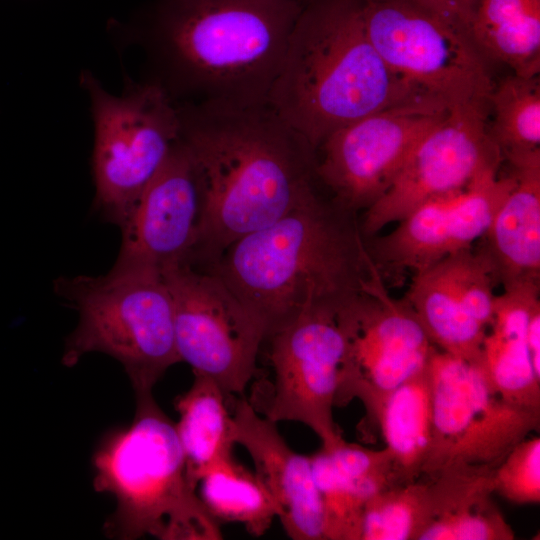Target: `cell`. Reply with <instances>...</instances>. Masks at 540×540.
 Returning a JSON list of instances; mask_svg holds the SVG:
<instances>
[{
  "instance_id": "obj_31",
  "label": "cell",
  "mask_w": 540,
  "mask_h": 540,
  "mask_svg": "<svg viewBox=\"0 0 540 540\" xmlns=\"http://www.w3.org/2000/svg\"><path fill=\"white\" fill-rule=\"evenodd\" d=\"M526 343L534 371L540 377V310L530 319Z\"/></svg>"
},
{
  "instance_id": "obj_25",
  "label": "cell",
  "mask_w": 540,
  "mask_h": 540,
  "mask_svg": "<svg viewBox=\"0 0 540 540\" xmlns=\"http://www.w3.org/2000/svg\"><path fill=\"white\" fill-rule=\"evenodd\" d=\"M469 34L486 59L519 76L540 71V0H478Z\"/></svg>"
},
{
  "instance_id": "obj_4",
  "label": "cell",
  "mask_w": 540,
  "mask_h": 540,
  "mask_svg": "<svg viewBox=\"0 0 540 540\" xmlns=\"http://www.w3.org/2000/svg\"><path fill=\"white\" fill-rule=\"evenodd\" d=\"M301 1L267 104L314 149L360 118L432 101L382 60L365 30L360 0Z\"/></svg>"
},
{
  "instance_id": "obj_1",
  "label": "cell",
  "mask_w": 540,
  "mask_h": 540,
  "mask_svg": "<svg viewBox=\"0 0 540 540\" xmlns=\"http://www.w3.org/2000/svg\"><path fill=\"white\" fill-rule=\"evenodd\" d=\"M176 105L201 197L191 264L205 268L318 188L316 153L268 104Z\"/></svg>"
},
{
  "instance_id": "obj_6",
  "label": "cell",
  "mask_w": 540,
  "mask_h": 540,
  "mask_svg": "<svg viewBox=\"0 0 540 540\" xmlns=\"http://www.w3.org/2000/svg\"><path fill=\"white\" fill-rule=\"evenodd\" d=\"M54 291L79 314L65 343L66 367L88 353L109 355L121 363L138 396L151 394L180 362L171 294L160 271L114 263L104 275L61 276Z\"/></svg>"
},
{
  "instance_id": "obj_30",
  "label": "cell",
  "mask_w": 540,
  "mask_h": 540,
  "mask_svg": "<svg viewBox=\"0 0 540 540\" xmlns=\"http://www.w3.org/2000/svg\"><path fill=\"white\" fill-rule=\"evenodd\" d=\"M445 22L466 31L478 0H413ZM470 35V34H469Z\"/></svg>"
},
{
  "instance_id": "obj_8",
  "label": "cell",
  "mask_w": 540,
  "mask_h": 540,
  "mask_svg": "<svg viewBox=\"0 0 540 540\" xmlns=\"http://www.w3.org/2000/svg\"><path fill=\"white\" fill-rule=\"evenodd\" d=\"M374 48L417 94L449 109L489 105L487 59L470 35L413 0H360Z\"/></svg>"
},
{
  "instance_id": "obj_18",
  "label": "cell",
  "mask_w": 540,
  "mask_h": 540,
  "mask_svg": "<svg viewBox=\"0 0 540 540\" xmlns=\"http://www.w3.org/2000/svg\"><path fill=\"white\" fill-rule=\"evenodd\" d=\"M506 161L514 184L480 250L504 290L540 280V151Z\"/></svg>"
},
{
  "instance_id": "obj_2",
  "label": "cell",
  "mask_w": 540,
  "mask_h": 540,
  "mask_svg": "<svg viewBox=\"0 0 540 540\" xmlns=\"http://www.w3.org/2000/svg\"><path fill=\"white\" fill-rule=\"evenodd\" d=\"M301 0H155L127 37L175 104H267Z\"/></svg>"
},
{
  "instance_id": "obj_9",
  "label": "cell",
  "mask_w": 540,
  "mask_h": 540,
  "mask_svg": "<svg viewBox=\"0 0 540 540\" xmlns=\"http://www.w3.org/2000/svg\"><path fill=\"white\" fill-rule=\"evenodd\" d=\"M429 374L432 439L426 479L454 463L498 466L530 432L539 431L540 412L502 400L478 364L436 348Z\"/></svg>"
},
{
  "instance_id": "obj_13",
  "label": "cell",
  "mask_w": 540,
  "mask_h": 540,
  "mask_svg": "<svg viewBox=\"0 0 540 540\" xmlns=\"http://www.w3.org/2000/svg\"><path fill=\"white\" fill-rule=\"evenodd\" d=\"M450 109L421 100L381 110L327 136L315 149V171L332 197L365 211L390 188L423 136Z\"/></svg>"
},
{
  "instance_id": "obj_23",
  "label": "cell",
  "mask_w": 540,
  "mask_h": 540,
  "mask_svg": "<svg viewBox=\"0 0 540 540\" xmlns=\"http://www.w3.org/2000/svg\"><path fill=\"white\" fill-rule=\"evenodd\" d=\"M194 374L191 387L175 399L179 420L176 432L183 449L187 475L197 489L205 472L232 456L235 444L228 394L205 375Z\"/></svg>"
},
{
  "instance_id": "obj_21",
  "label": "cell",
  "mask_w": 540,
  "mask_h": 540,
  "mask_svg": "<svg viewBox=\"0 0 540 540\" xmlns=\"http://www.w3.org/2000/svg\"><path fill=\"white\" fill-rule=\"evenodd\" d=\"M540 310L539 284L528 283L495 297L490 332L478 364L492 389L505 402L540 412V377L535 373L526 334L532 315Z\"/></svg>"
},
{
  "instance_id": "obj_11",
  "label": "cell",
  "mask_w": 540,
  "mask_h": 540,
  "mask_svg": "<svg viewBox=\"0 0 540 540\" xmlns=\"http://www.w3.org/2000/svg\"><path fill=\"white\" fill-rule=\"evenodd\" d=\"M346 336L335 407L353 399L376 423L388 396L424 368L437 348L405 298L394 299L379 275L367 293L339 310Z\"/></svg>"
},
{
  "instance_id": "obj_12",
  "label": "cell",
  "mask_w": 540,
  "mask_h": 540,
  "mask_svg": "<svg viewBox=\"0 0 540 540\" xmlns=\"http://www.w3.org/2000/svg\"><path fill=\"white\" fill-rule=\"evenodd\" d=\"M162 274L180 362L216 381L226 394L242 395L256 373L262 327L216 274L189 264Z\"/></svg>"
},
{
  "instance_id": "obj_19",
  "label": "cell",
  "mask_w": 540,
  "mask_h": 540,
  "mask_svg": "<svg viewBox=\"0 0 540 540\" xmlns=\"http://www.w3.org/2000/svg\"><path fill=\"white\" fill-rule=\"evenodd\" d=\"M404 298L439 350L479 364L487 328L474 317L465 251L414 272Z\"/></svg>"
},
{
  "instance_id": "obj_22",
  "label": "cell",
  "mask_w": 540,
  "mask_h": 540,
  "mask_svg": "<svg viewBox=\"0 0 540 540\" xmlns=\"http://www.w3.org/2000/svg\"><path fill=\"white\" fill-rule=\"evenodd\" d=\"M495 468L454 463L427 479L434 517L419 540H513L512 527L491 497Z\"/></svg>"
},
{
  "instance_id": "obj_15",
  "label": "cell",
  "mask_w": 540,
  "mask_h": 540,
  "mask_svg": "<svg viewBox=\"0 0 540 540\" xmlns=\"http://www.w3.org/2000/svg\"><path fill=\"white\" fill-rule=\"evenodd\" d=\"M514 184L509 171L490 169L464 189L430 199L398 222V226L367 243L379 268L414 272L456 252L471 248L481 238Z\"/></svg>"
},
{
  "instance_id": "obj_24",
  "label": "cell",
  "mask_w": 540,
  "mask_h": 540,
  "mask_svg": "<svg viewBox=\"0 0 540 540\" xmlns=\"http://www.w3.org/2000/svg\"><path fill=\"white\" fill-rule=\"evenodd\" d=\"M376 424L391 454L396 484L421 479L432 439L429 362L388 396Z\"/></svg>"
},
{
  "instance_id": "obj_16",
  "label": "cell",
  "mask_w": 540,
  "mask_h": 540,
  "mask_svg": "<svg viewBox=\"0 0 540 540\" xmlns=\"http://www.w3.org/2000/svg\"><path fill=\"white\" fill-rule=\"evenodd\" d=\"M200 211L197 172L179 138L120 227L122 242L115 264L161 273L190 264L198 242Z\"/></svg>"
},
{
  "instance_id": "obj_20",
  "label": "cell",
  "mask_w": 540,
  "mask_h": 540,
  "mask_svg": "<svg viewBox=\"0 0 540 540\" xmlns=\"http://www.w3.org/2000/svg\"><path fill=\"white\" fill-rule=\"evenodd\" d=\"M320 495L325 540H361L366 502L392 486L389 457L345 440L310 456Z\"/></svg>"
},
{
  "instance_id": "obj_29",
  "label": "cell",
  "mask_w": 540,
  "mask_h": 540,
  "mask_svg": "<svg viewBox=\"0 0 540 540\" xmlns=\"http://www.w3.org/2000/svg\"><path fill=\"white\" fill-rule=\"evenodd\" d=\"M494 491L509 502H540V438L516 444L494 470Z\"/></svg>"
},
{
  "instance_id": "obj_17",
  "label": "cell",
  "mask_w": 540,
  "mask_h": 540,
  "mask_svg": "<svg viewBox=\"0 0 540 540\" xmlns=\"http://www.w3.org/2000/svg\"><path fill=\"white\" fill-rule=\"evenodd\" d=\"M232 417L234 442L249 453L287 536L293 540H325L322 504L310 456L295 452L279 433L277 423L257 412L243 394L234 402Z\"/></svg>"
},
{
  "instance_id": "obj_3",
  "label": "cell",
  "mask_w": 540,
  "mask_h": 540,
  "mask_svg": "<svg viewBox=\"0 0 540 540\" xmlns=\"http://www.w3.org/2000/svg\"><path fill=\"white\" fill-rule=\"evenodd\" d=\"M201 269L227 285L260 324L265 340L307 310L340 308L367 293L382 274L358 213L318 188Z\"/></svg>"
},
{
  "instance_id": "obj_28",
  "label": "cell",
  "mask_w": 540,
  "mask_h": 540,
  "mask_svg": "<svg viewBox=\"0 0 540 540\" xmlns=\"http://www.w3.org/2000/svg\"><path fill=\"white\" fill-rule=\"evenodd\" d=\"M432 520L428 480L391 486L366 502L361 540H419Z\"/></svg>"
},
{
  "instance_id": "obj_14",
  "label": "cell",
  "mask_w": 540,
  "mask_h": 540,
  "mask_svg": "<svg viewBox=\"0 0 540 540\" xmlns=\"http://www.w3.org/2000/svg\"><path fill=\"white\" fill-rule=\"evenodd\" d=\"M488 108H452L423 136L390 188L364 211L360 227L365 239L424 202L464 189L483 172L500 168L503 158L488 132Z\"/></svg>"
},
{
  "instance_id": "obj_7",
  "label": "cell",
  "mask_w": 540,
  "mask_h": 540,
  "mask_svg": "<svg viewBox=\"0 0 540 540\" xmlns=\"http://www.w3.org/2000/svg\"><path fill=\"white\" fill-rule=\"evenodd\" d=\"M79 80L94 126L95 206L120 228L180 138L178 108L147 80H128L119 95L108 92L90 71Z\"/></svg>"
},
{
  "instance_id": "obj_5",
  "label": "cell",
  "mask_w": 540,
  "mask_h": 540,
  "mask_svg": "<svg viewBox=\"0 0 540 540\" xmlns=\"http://www.w3.org/2000/svg\"><path fill=\"white\" fill-rule=\"evenodd\" d=\"M94 490L111 494L109 537L134 540H220V523L191 484L175 424L152 393L136 396L127 427L108 433L93 456Z\"/></svg>"
},
{
  "instance_id": "obj_10",
  "label": "cell",
  "mask_w": 540,
  "mask_h": 540,
  "mask_svg": "<svg viewBox=\"0 0 540 540\" xmlns=\"http://www.w3.org/2000/svg\"><path fill=\"white\" fill-rule=\"evenodd\" d=\"M340 308L307 310L268 337L272 376L261 379L248 399L275 423L306 425L325 449L344 440L333 419L346 351Z\"/></svg>"
},
{
  "instance_id": "obj_27",
  "label": "cell",
  "mask_w": 540,
  "mask_h": 540,
  "mask_svg": "<svg viewBox=\"0 0 540 540\" xmlns=\"http://www.w3.org/2000/svg\"><path fill=\"white\" fill-rule=\"evenodd\" d=\"M488 132L504 160L540 151V79L513 74L489 96Z\"/></svg>"
},
{
  "instance_id": "obj_26",
  "label": "cell",
  "mask_w": 540,
  "mask_h": 540,
  "mask_svg": "<svg viewBox=\"0 0 540 540\" xmlns=\"http://www.w3.org/2000/svg\"><path fill=\"white\" fill-rule=\"evenodd\" d=\"M198 485L202 502L219 523H240L249 534L260 537L277 518L275 502L255 472L232 456L213 464Z\"/></svg>"
}]
</instances>
